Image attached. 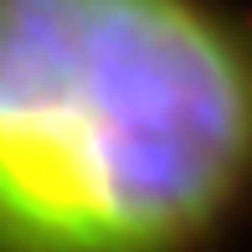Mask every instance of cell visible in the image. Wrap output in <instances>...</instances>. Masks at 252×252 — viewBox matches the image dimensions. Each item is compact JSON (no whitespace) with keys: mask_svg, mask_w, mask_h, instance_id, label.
<instances>
[{"mask_svg":"<svg viewBox=\"0 0 252 252\" xmlns=\"http://www.w3.org/2000/svg\"><path fill=\"white\" fill-rule=\"evenodd\" d=\"M252 186V36L206 0H0V252H190Z\"/></svg>","mask_w":252,"mask_h":252,"instance_id":"6da1fadb","label":"cell"}]
</instances>
